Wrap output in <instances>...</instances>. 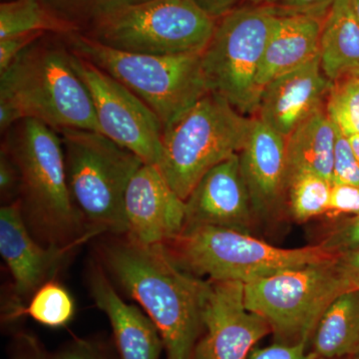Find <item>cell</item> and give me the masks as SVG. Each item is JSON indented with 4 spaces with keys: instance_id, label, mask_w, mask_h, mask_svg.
<instances>
[{
    "instance_id": "obj_1",
    "label": "cell",
    "mask_w": 359,
    "mask_h": 359,
    "mask_svg": "<svg viewBox=\"0 0 359 359\" xmlns=\"http://www.w3.org/2000/svg\"><path fill=\"white\" fill-rule=\"evenodd\" d=\"M119 238L102 245L104 269L155 323L167 359H193L204 330L210 280L180 266L165 245Z\"/></svg>"
},
{
    "instance_id": "obj_2",
    "label": "cell",
    "mask_w": 359,
    "mask_h": 359,
    "mask_svg": "<svg viewBox=\"0 0 359 359\" xmlns=\"http://www.w3.org/2000/svg\"><path fill=\"white\" fill-rule=\"evenodd\" d=\"M39 120L55 131L99 132L88 90L70 62L63 36L30 45L0 74V131L20 120Z\"/></svg>"
},
{
    "instance_id": "obj_3",
    "label": "cell",
    "mask_w": 359,
    "mask_h": 359,
    "mask_svg": "<svg viewBox=\"0 0 359 359\" xmlns=\"http://www.w3.org/2000/svg\"><path fill=\"white\" fill-rule=\"evenodd\" d=\"M4 136L1 145L20 171L18 202L33 237L44 245H66L98 236L85 223L71 198L58 132L25 118Z\"/></svg>"
},
{
    "instance_id": "obj_4",
    "label": "cell",
    "mask_w": 359,
    "mask_h": 359,
    "mask_svg": "<svg viewBox=\"0 0 359 359\" xmlns=\"http://www.w3.org/2000/svg\"><path fill=\"white\" fill-rule=\"evenodd\" d=\"M254 123L209 92L163 127L158 169L186 201L208 171L243 150Z\"/></svg>"
},
{
    "instance_id": "obj_5",
    "label": "cell",
    "mask_w": 359,
    "mask_h": 359,
    "mask_svg": "<svg viewBox=\"0 0 359 359\" xmlns=\"http://www.w3.org/2000/svg\"><path fill=\"white\" fill-rule=\"evenodd\" d=\"M71 198L91 230L127 233L124 201L135 173L145 163L99 132L59 130Z\"/></svg>"
},
{
    "instance_id": "obj_6",
    "label": "cell",
    "mask_w": 359,
    "mask_h": 359,
    "mask_svg": "<svg viewBox=\"0 0 359 359\" xmlns=\"http://www.w3.org/2000/svg\"><path fill=\"white\" fill-rule=\"evenodd\" d=\"M63 39L71 51L138 97L159 118L163 127L210 92L202 54L159 56L117 50L81 32Z\"/></svg>"
},
{
    "instance_id": "obj_7",
    "label": "cell",
    "mask_w": 359,
    "mask_h": 359,
    "mask_svg": "<svg viewBox=\"0 0 359 359\" xmlns=\"http://www.w3.org/2000/svg\"><path fill=\"white\" fill-rule=\"evenodd\" d=\"M165 247L176 263L193 275L244 283L337 257L320 245L283 249L252 233L211 226H185Z\"/></svg>"
},
{
    "instance_id": "obj_8",
    "label": "cell",
    "mask_w": 359,
    "mask_h": 359,
    "mask_svg": "<svg viewBox=\"0 0 359 359\" xmlns=\"http://www.w3.org/2000/svg\"><path fill=\"white\" fill-rule=\"evenodd\" d=\"M278 11L243 4L217 21L201 58L205 84L238 112L255 117L261 90L257 77Z\"/></svg>"
},
{
    "instance_id": "obj_9",
    "label": "cell",
    "mask_w": 359,
    "mask_h": 359,
    "mask_svg": "<svg viewBox=\"0 0 359 359\" xmlns=\"http://www.w3.org/2000/svg\"><path fill=\"white\" fill-rule=\"evenodd\" d=\"M335 259L283 269L245 283V306L268 323L276 344L309 346L325 309L348 290Z\"/></svg>"
},
{
    "instance_id": "obj_10",
    "label": "cell",
    "mask_w": 359,
    "mask_h": 359,
    "mask_svg": "<svg viewBox=\"0 0 359 359\" xmlns=\"http://www.w3.org/2000/svg\"><path fill=\"white\" fill-rule=\"evenodd\" d=\"M196 0H150L81 32L117 50L180 56L202 54L217 25Z\"/></svg>"
},
{
    "instance_id": "obj_11",
    "label": "cell",
    "mask_w": 359,
    "mask_h": 359,
    "mask_svg": "<svg viewBox=\"0 0 359 359\" xmlns=\"http://www.w3.org/2000/svg\"><path fill=\"white\" fill-rule=\"evenodd\" d=\"M70 62L88 90L101 133L157 167L162 153L159 118L120 82L71 50Z\"/></svg>"
},
{
    "instance_id": "obj_12",
    "label": "cell",
    "mask_w": 359,
    "mask_h": 359,
    "mask_svg": "<svg viewBox=\"0 0 359 359\" xmlns=\"http://www.w3.org/2000/svg\"><path fill=\"white\" fill-rule=\"evenodd\" d=\"M203 325L193 359H249L271 334L268 323L245 306V283L238 280H210Z\"/></svg>"
},
{
    "instance_id": "obj_13",
    "label": "cell",
    "mask_w": 359,
    "mask_h": 359,
    "mask_svg": "<svg viewBox=\"0 0 359 359\" xmlns=\"http://www.w3.org/2000/svg\"><path fill=\"white\" fill-rule=\"evenodd\" d=\"M84 243L42 245L30 233L18 201L0 209V254L13 276L18 302L32 299L42 285L54 280L69 257Z\"/></svg>"
},
{
    "instance_id": "obj_14",
    "label": "cell",
    "mask_w": 359,
    "mask_h": 359,
    "mask_svg": "<svg viewBox=\"0 0 359 359\" xmlns=\"http://www.w3.org/2000/svg\"><path fill=\"white\" fill-rule=\"evenodd\" d=\"M125 237L143 245H167L185 228L186 205L158 167L144 164L135 173L124 201Z\"/></svg>"
},
{
    "instance_id": "obj_15",
    "label": "cell",
    "mask_w": 359,
    "mask_h": 359,
    "mask_svg": "<svg viewBox=\"0 0 359 359\" xmlns=\"http://www.w3.org/2000/svg\"><path fill=\"white\" fill-rule=\"evenodd\" d=\"M238 157L257 224L278 219L287 205L290 181L285 138L255 117Z\"/></svg>"
},
{
    "instance_id": "obj_16",
    "label": "cell",
    "mask_w": 359,
    "mask_h": 359,
    "mask_svg": "<svg viewBox=\"0 0 359 359\" xmlns=\"http://www.w3.org/2000/svg\"><path fill=\"white\" fill-rule=\"evenodd\" d=\"M185 205V226H218L252 233L257 224L238 154L208 171Z\"/></svg>"
},
{
    "instance_id": "obj_17",
    "label": "cell",
    "mask_w": 359,
    "mask_h": 359,
    "mask_svg": "<svg viewBox=\"0 0 359 359\" xmlns=\"http://www.w3.org/2000/svg\"><path fill=\"white\" fill-rule=\"evenodd\" d=\"M332 86L318 55L269 82L262 90L255 117L287 139L302 122L325 109Z\"/></svg>"
},
{
    "instance_id": "obj_18",
    "label": "cell",
    "mask_w": 359,
    "mask_h": 359,
    "mask_svg": "<svg viewBox=\"0 0 359 359\" xmlns=\"http://www.w3.org/2000/svg\"><path fill=\"white\" fill-rule=\"evenodd\" d=\"M87 282L92 299L110 321L120 359H160L164 344L155 323L123 301L102 264H90Z\"/></svg>"
},
{
    "instance_id": "obj_19",
    "label": "cell",
    "mask_w": 359,
    "mask_h": 359,
    "mask_svg": "<svg viewBox=\"0 0 359 359\" xmlns=\"http://www.w3.org/2000/svg\"><path fill=\"white\" fill-rule=\"evenodd\" d=\"M323 21V18L309 14L278 13L257 73L261 92L271 80L320 55Z\"/></svg>"
},
{
    "instance_id": "obj_20",
    "label": "cell",
    "mask_w": 359,
    "mask_h": 359,
    "mask_svg": "<svg viewBox=\"0 0 359 359\" xmlns=\"http://www.w3.org/2000/svg\"><path fill=\"white\" fill-rule=\"evenodd\" d=\"M320 59L321 69L332 83L359 73V23L351 0H334L325 13Z\"/></svg>"
},
{
    "instance_id": "obj_21",
    "label": "cell",
    "mask_w": 359,
    "mask_h": 359,
    "mask_svg": "<svg viewBox=\"0 0 359 359\" xmlns=\"http://www.w3.org/2000/svg\"><path fill=\"white\" fill-rule=\"evenodd\" d=\"M337 126L321 109L302 122L285 139L289 176L313 172L332 183Z\"/></svg>"
},
{
    "instance_id": "obj_22",
    "label": "cell",
    "mask_w": 359,
    "mask_h": 359,
    "mask_svg": "<svg viewBox=\"0 0 359 359\" xmlns=\"http://www.w3.org/2000/svg\"><path fill=\"white\" fill-rule=\"evenodd\" d=\"M359 346V290L335 297L320 316L309 344L316 358H351Z\"/></svg>"
},
{
    "instance_id": "obj_23",
    "label": "cell",
    "mask_w": 359,
    "mask_h": 359,
    "mask_svg": "<svg viewBox=\"0 0 359 359\" xmlns=\"http://www.w3.org/2000/svg\"><path fill=\"white\" fill-rule=\"evenodd\" d=\"M37 32L66 36L78 32L52 13L42 0H8L0 4V39Z\"/></svg>"
},
{
    "instance_id": "obj_24",
    "label": "cell",
    "mask_w": 359,
    "mask_h": 359,
    "mask_svg": "<svg viewBox=\"0 0 359 359\" xmlns=\"http://www.w3.org/2000/svg\"><path fill=\"white\" fill-rule=\"evenodd\" d=\"M332 183L313 172L292 175L287 189V207L297 223L323 217L330 204Z\"/></svg>"
},
{
    "instance_id": "obj_25",
    "label": "cell",
    "mask_w": 359,
    "mask_h": 359,
    "mask_svg": "<svg viewBox=\"0 0 359 359\" xmlns=\"http://www.w3.org/2000/svg\"><path fill=\"white\" fill-rule=\"evenodd\" d=\"M150 0H42L49 9L78 32H85L129 7Z\"/></svg>"
},
{
    "instance_id": "obj_26",
    "label": "cell",
    "mask_w": 359,
    "mask_h": 359,
    "mask_svg": "<svg viewBox=\"0 0 359 359\" xmlns=\"http://www.w3.org/2000/svg\"><path fill=\"white\" fill-rule=\"evenodd\" d=\"M22 314L50 328L65 327L75 314V304L67 290L55 280L45 283L29 299L27 308H21L13 318Z\"/></svg>"
},
{
    "instance_id": "obj_27",
    "label": "cell",
    "mask_w": 359,
    "mask_h": 359,
    "mask_svg": "<svg viewBox=\"0 0 359 359\" xmlns=\"http://www.w3.org/2000/svg\"><path fill=\"white\" fill-rule=\"evenodd\" d=\"M325 110L342 133L359 135V73L332 83Z\"/></svg>"
},
{
    "instance_id": "obj_28",
    "label": "cell",
    "mask_w": 359,
    "mask_h": 359,
    "mask_svg": "<svg viewBox=\"0 0 359 359\" xmlns=\"http://www.w3.org/2000/svg\"><path fill=\"white\" fill-rule=\"evenodd\" d=\"M318 245L334 256L359 249V215L332 222Z\"/></svg>"
},
{
    "instance_id": "obj_29",
    "label": "cell",
    "mask_w": 359,
    "mask_h": 359,
    "mask_svg": "<svg viewBox=\"0 0 359 359\" xmlns=\"http://www.w3.org/2000/svg\"><path fill=\"white\" fill-rule=\"evenodd\" d=\"M332 183L359 187V160L346 135L337 127Z\"/></svg>"
},
{
    "instance_id": "obj_30",
    "label": "cell",
    "mask_w": 359,
    "mask_h": 359,
    "mask_svg": "<svg viewBox=\"0 0 359 359\" xmlns=\"http://www.w3.org/2000/svg\"><path fill=\"white\" fill-rule=\"evenodd\" d=\"M359 215V187L332 183L325 218L335 222Z\"/></svg>"
},
{
    "instance_id": "obj_31",
    "label": "cell",
    "mask_w": 359,
    "mask_h": 359,
    "mask_svg": "<svg viewBox=\"0 0 359 359\" xmlns=\"http://www.w3.org/2000/svg\"><path fill=\"white\" fill-rule=\"evenodd\" d=\"M20 174L18 166L7 152L6 149L1 145L0 150V194L1 200L6 204L16 202L20 194Z\"/></svg>"
},
{
    "instance_id": "obj_32",
    "label": "cell",
    "mask_w": 359,
    "mask_h": 359,
    "mask_svg": "<svg viewBox=\"0 0 359 359\" xmlns=\"http://www.w3.org/2000/svg\"><path fill=\"white\" fill-rule=\"evenodd\" d=\"M52 359H113L107 348L89 339H75L63 346Z\"/></svg>"
},
{
    "instance_id": "obj_33",
    "label": "cell",
    "mask_w": 359,
    "mask_h": 359,
    "mask_svg": "<svg viewBox=\"0 0 359 359\" xmlns=\"http://www.w3.org/2000/svg\"><path fill=\"white\" fill-rule=\"evenodd\" d=\"M45 33H26V34L16 35V36L7 37L0 39V74L7 69L16 58L27 49L30 45L34 43Z\"/></svg>"
},
{
    "instance_id": "obj_34",
    "label": "cell",
    "mask_w": 359,
    "mask_h": 359,
    "mask_svg": "<svg viewBox=\"0 0 359 359\" xmlns=\"http://www.w3.org/2000/svg\"><path fill=\"white\" fill-rule=\"evenodd\" d=\"M249 359H316V356L309 353L306 344L285 346L275 342L273 346L263 348L256 347Z\"/></svg>"
},
{
    "instance_id": "obj_35",
    "label": "cell",
    "mask_w": 359,
    "mask_h": 359,
    "mask_svg": "<svg viewBox=\"0 0 359 359\" xmlns=\"http://www.w3.org/2000/svg\"><path fill=\"white\" fill-rule=\"evenodd\" d=\"M334 0H278L275 4L280 13L309 14L325 18Z\"/></svg>"
},
{
    "instance_id": "obj_36",
    "label": "cell",
    "mask_w": 359,
    "mask_h": 359,
    "mask_svg": "<svg viewBox=\"0 0 359 359\" xmlns=\"http://www.w3.org/2000/svg\"><path fill=\"white\" fill-rule=\"evenodd\" d=\"M335 264L347 289L359 290V249L339 255Z\"/></svg>"
},
{
    "instance_id": "obj_37",
    "label": "cell",
    "mask_w": 359,
    "mask_h": 359,
    "mask_svg": "<svg viewBox=\"0 0 359 359\" xmlns=\"http://www.w3.org/2000/svg\"><path fill=\"white\" fill-rule=\"evenodd\" d=\"M11 359H52L34 337L20 334L16 337Z\"/></svg>"
},
{
    "instance_id": "obj_38",
    "label": "cell",
    "mask_w": 359,
    "mask_h": 359,
    "mask_svg": "<svg viewBox=\"0 0 359 359\" xmlns=\"http://www.w3.org/2000/svg\"><path fill=\"white\" fill-rule=\"evenodd\" d=\"M201 7L212 16L219 20L236 7L242 6L245 0H196Z\"/></svg>"
},
{
    "instance_id": "obj_39",
    "label": "cell",
    "mask_w": 359,
    "mask_h": 359,
    "mask_svg": "<svg viewBox=\"0 0 359 359\" xmlns=\"http://www.w3.org/2000/svg\"><path fill=\"white\" fill-rule=\"evenodd\" d=\"M349 142H351V147L353 149L354 154L359 160V135H353V136H347Z\"/></svg>"
},
{
    "instance_id": "obj_40",
    "label": "cell",
    "mask_w": 359,
    "mask_h": 359,
    "mask_svg": "<svg viewBox=\"0 0 359 359\" xmlns=\"http://www.w3.org/2000/svg\"><path fill=\"white\" fill-rule=\"evenodd\" d=\"M278 0H248V4H256V6H273Z\"/></svg>"
},
{
    "instance_id": "obj_41",
    "label": "cell",
    "mask_w": 359,
    "mask_h": 359,
    "mask_svg": "<svg viewBox=\"0 0 359 359\" xmlns=\"http://www.w3.org/2000/svg\"><path fill=\"white\" fill-rule=\"evenodd\" d=\"M351 4L354 14H355L356 20H358L359 23V0H351Z\"/></svg>"
},
{
    "instance_id": "obj_42",
    "label": "cell",
    "mask_w": 359,
    "mask_h": 359,
    "mask_svg": "<svg viewBox=\"0 0 359 359\" xmlns=\"http://www.w3.org/2000/svg\"><path fill=\"white\" fill-rule=\"evenodd\" d=\"M351 359H359V346L358 348H356V351H354V353L353 355L351 356Z\"/></svg>"
},
{
    "instance_id": "obj_43",
    "label": "cell",
    "mask_w": 359,
    "mask_h": 359,
    "mask_svg": "<svg viewBox=\"0 0 359 359\" xmlns=\"http://www.w3.org/2000/svg\"><path fill=\"white\" fill-rule=\"evenodd\" d=\"M316 359H351V358H316Z\"/></svg>"
}]
</instances>
